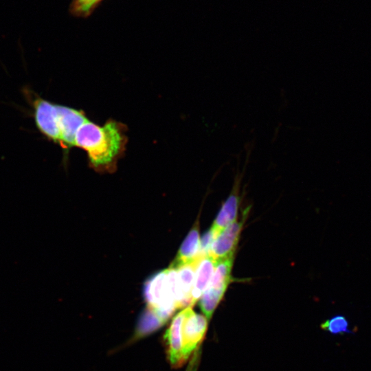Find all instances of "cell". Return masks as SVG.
Masks as SVG:
<instances>
[{
  "mask_svg": "<svg viewBox=\"0 0 371 371\" xmlns=\"http://www.w3.org/2000/svg\"><path fill=\"white\" fill-rule=\"evenodd\" d=\"M199 260L182 265L175 268L177 271L178 282L181 293L183 298L184 308L193 306L191 292Z\"/></svg>",
  "mask_w": 371,
  "mask_h": 371,
  "instance_id": "cell-9",
  "label": "cell"
},
{
  "mask_svg": "<svg viewBox=\"0 0 371 371\" xmlns=\"http://www.w3.org/2000/svg\"><path fill=\"white\" fill-rule=\"evenodd\" d=\"M216 236L210 229L203 235L201 239H200L199 258L209 256L212 244Z\"/></svg>",
  "mask_w": 371,
  "mask_h": 371,
  "instance_id": "cell-15",
  "label": "cell"
},
{
  "mask_svg": "<svg viewBox=\"0 0 371 371\" xmlns=\"http://www.w3.org/2000/svg\"><path fill=\"white\" fill-rule=\"evenodd\" d=\"M199 248V221H196L182 243L175 259L170 267L177 268L180 265L199 260L198 258Z\"/></svg>",
  "mask_w": 371,
  "mask_h": 371,
  "instance_id": "cell-7",
  "label": "cell"
},
{
  "mask_svg": "<svg viewBox=\"0 0 371 371\" xmlns=\"http://www.w3.org/2000/svg\"><path fill=\"white\" fill-rule=\"evenodd\" d=\"M234 255L216 262L214 270L208 286L215 289H226L232 281L231 271Z\"/></svg>",
  "mask_w": 371,
  "mask_h": 371,
  "instance_id": "cell-10",
  "label": "cell"
},
{
  "mask_svg": "<svg viewBox=\"0 0 371 371\" xmlns=\"http://www.w3.org/2000/svg\"><path fill=\"white\" fill-rule=\"evenodd\" d=\"M248 212L249 208H247L239 221H235L227 226L213 241L209 256L215 262L234 255Z\"/></svg>",
  "mask_w": 371,
  "mask_h": 371,
  "instance_id": "cell-4",
  "label": "cell"
},
{
  "mask_svg": "<svg viewBox=\"0 0 371 371\" xmlns=\"http://www.w3.org/2000/svg\"><path fill=\"white\" fill-rule=\"evenodd\" d=\"M35 124L48 140L60 144L61 134L58 104L41 97L32 100Z\"/></svg>",
  "mask_w": 371,
  "mask_h": 371,
  "instance_id": "cell-3",
  "label": "cell"
},
{
  "mask_svg": "<svg viewBox=\"0 0 371 371\" xmlns=\"http://www.w3.org/2000/svg\"><path fill=\"white\" fill-rule=\"evenodd\" d=\"M226 289L207 286L199 298V307L209 321L219 302L223 297Z\"/></svg>",
  "mask_w": 371,
  "mask_h": 371,
  "instance_id": "cell-11",
  "label": "cell"
},
{
  "mask_svg": "<svg viewBox=\"0 0 371 371\" xmlns=\"http://www.w3.org/2000/svg\"><path fill=\"white\" fill-rule=\"evenodd\" d=\"M61 142L60 146L68 150L74 146L75 137L79 127L88 119L82 111L58 104Z\"/></svg>",
  "mask_w": 371,
  "mask_h": 371,
  "instance_id": "cell-5",
  "label": "cell"
},
{
  "mask_svg": "<svg viewBox=\"0 0 371 371\" xmlns=\"http://www.w3.org/2000/svg\"><path fill=\"white\" fill-rule=\"evenodd\" d=\"M320 327L333 335L352 333V331L349 328L348 321L341 315H335L326 320L321 324Z\"/></svg>",
  "mask_w": 371,
  "mask_h": 371,
  "instance_id": "cell-14",
  "label": "cell"
},
{
  "mask_svg": "<svg viewBox=\"0 0 371 371\" xmlns=\"http://www.w3.org/2000/svg\"><path fill=\"white\" fill-rule=\"evenodd\" d=\"M239 205L238 180L236 179L234 188L225 201L210 229L216 236L227 226L236 221Z\"/></svg>",
  "mask_w": 371,
  "mask_h": 371,
  "instance_id": "cell-6",
  "label": "cell"
},
{
  "mask_svg": "<svg viewBox=\"0 0 371 371\" xmlns=\"http://www.w3.org/2000/svg\"><path fill=\"white\" fill-rule=\"evenodd\" d=\"M126 131L124 124L115 120L98 126L87 120L78 129L74 146L87 151L95 170L111 172L125 150Z\"/></svg>",
  "mask_w": 371,
  "mask_h": 371,
  "instance_id": "cell-1",
  "label": "cell"
},
{
  "mask_svg": "<svg viewBox=\"0 0 371 371\" xmlns=\"http://www.w3.org/2000/svg\"><path fill=\"white\" fill-rule=\"evenodd\" d=\"M164 322L150 308H147L140 317L136 332L137 337H142L157 330Z\"/></svg>",
  "mask_w": 371,
  "mask_h": 371,
  "instance_id": "cell-12",
  "label": "cell"
},
{
  "mask_svg": "<svg viewBox=\"0 0 371 371\" xmlns=\"http://www.w3.org/2000/svg\"><path fill=\"white\" fill-rule=\"evenodd\" d=\"M216 262L210 256H204L199 259L191 292L193 305L199 300L203 292L208 286Z\"/></svg>",
  "mask_w": 371,
  "mask_h": 371,
  "instance_id": "cell-8",
  "label": "cell"
},
{
  "mask_svg": "<svg viewBox=\"0 0 371 371\" xmlns=\"http://www.w3.org/2000/svg\"><path fill=\"white\" fill-rule=\"evenodd\" d=\"M207 324L205 316L196 313L190 306L172 318L164 337L167 357L172 367L179 368L185 363L203 341Z\"/></svg>",
  "mask_w": 371,
  "mask_h": 371,
  "instance_id": "cell-2",
  "label": "cell"
},
{
  "mask_svg": "<svg viewBox=\"0 0 371 371\" xmlns=\"http://www.w3.org/2000/svg\"><path fill=\"white\" fill-rule=\"evenodd\" d=\"M103 0H72L69 12L76 17L89 16Z\"/></svg>",
  "mask_w": 371,
  "mask_h": 371,
  "instance_id": "cell-13",
  "label": "cell"
}]
</instances>
